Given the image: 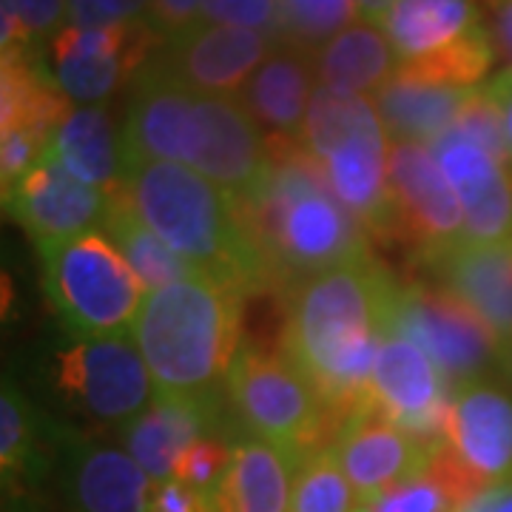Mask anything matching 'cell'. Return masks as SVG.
<instances>
[{
  "label": "cell",
  "instance_id": "6da1fadb",
  "mask_svg": "<svg viewBox=\"0 0 512 512\" xmlns=\"http://www.w3.org/2000/svg\"><path fill=\"white\" fill-rule=\"evenodd\" d=\"M396 279L367 256L291 288L282 353L305 373L342 430L370 410V376L390 333Z\"/></svg>",
  "mask_w": 512,
  "mask_h": 512
},
{
  "label": "cell",
  "instance_id": "7a4b0ae2",
  "mask_svg": "<svg viewBox=\"0 0 512 512\" xmlns=\"http://www.w3.org/2000/svg\"><path fill=\"white\" fill-rule=\"evenodd\" d=\"M268 171L234 197L268 288H296L308 276L367 259V231L330 191L299 137H265Z\"/></svg>",
  "mask_w": 512,
  "mask_h": 512
},
{
  "label": "cell",
  "instance_id": "3957f363",
  "mask_svg": "<svg viewBox=\"0 0 512 512\" xmlns=\"http://www.w3.org/2000/svg\"><path fill=\"white\" fill-rule=\"evenodd\" d=\"M120 154L123 174L143 163H180L231 197L254 191L268 171L265 134L237 97L191 92L151 66L137 74Z\"/></svg>",
  "mask_w": 512,
  "mask_h": 512
},
{
  "label": "cell",
  "instance_id": "277c9868",
  "mask_svg": "<svg viewBox=\"0 0 512 512\" xmlns=\"http://www.w3.org/2000/svg\"><path fill=\"white\" fill-rule=\"evenodd\" d=\"M242 293L208 276L183 279L146 296L131 342L157 396L217 404L220 384L239 353Z\"/></svg>",
  "mask_w": 512,
  "mask_h": 512
},
{
  "label": "cell",
  "instance_id": "5b68a950",
  "mask_svg": "<svg viewBox=\"0 0 512 512\" xmlns=\"http://www.w3.org/2000/svg\"><path fill=\"white\" fill-rule=\"evenodd\" d=\"M174 254L242 296L268 291V279L242 231L234 197L180 163L128 168L114 188Z\"/></svg>",
  "mask_w": 512,
  "mask_h": 512
},
{
  "label": "cell",
  "instance_id": "8992f818",
  "mask_svg": "<svg viewBox=\"0 0 512 512\" xmlns=\"http://www.w3.org/2000/svg\"><path fill=\"white\" fill-rule=\"evenodd\" d=\"M299 140L316 157L336 200L365 231L376 237L396 234L387 174L390 137L370 97L316 86Z\"/></svg>",
  "mask_w": 512,
  "mask_h": 512
},
{
  "label": "cell",
  "instance_id": "52a82bcc",
  "mask_svg": "<svg viewBox=\"0 0 512 512\" xmlns=\"http://www.w3.org/2000/svg\"><path fill=\"white\" fill-rule=\"evenodd\" d=\"M40 259L46 293L80 339H114L134 328L148 291L106 234L86 231L43 245Z\"/></svg>",
  "mask_w": 512,
  "mask_h": 512
},
{
  "label": "cell",
  "instance_id": "ba28073f",
  "mask_svg": "<svg viewBox=\"0 0 512 512\" xmlns=\"http://www.w3.org/2000/svg\"><path fill=\"white\" fill-rule=\"evenodd\" d=\"M225 396L254 439L276 444L299 461L330 447V430L339 433L313 384L282 350L239 348Z\"/></svg>",
  "mask_w": 512,
  "mask_h": 512
},
{
  "label": "cell",
  "instance_id": "9c48e42d",
  "mask_svg": "<svg viewBox=\"0 0 512 512\" xmlns=\"http://www.w3.org/2000/svg\"><path fill=\"white\" fill-rule=\"evenodd\" d=\"M390 333L413 339L436 362L453 393L484 382L504 350V339L464 299L444 285L427 282H396Z\"/></svg>",
  "mask_w": 512,
  "mask_h": 512
},
{
  "label": "cell",
  "instance_id": "30bf717a",
  "mask_svg": "<svg viewBox=\"0 0 512 512\" xmlns=\"http://www.w3.org/2000/svg\"><path fill=\"white\" fill-rule=\"evenodd\" d=\"M60 393L100 424H128L157 399L146 362L126 336L77 339L57 353Z\"/></svg>",
  "mask_w": 512,
  "mask_h": 512
},
{
  "label": "cell",
  "instance_id": "8fae6325",
  "mask_svg": "<svg viewBox=\"0 0 512 512\" xmlns=\"http://www.w3.org/2000/svg\"><path fill=\"white\" fill-rule=\"evenodd\" d=\"M396 237L430 262L464 242V208L436 154L421 143H390Z\"/></svg>",
  "mask_w": 512,
  "mask_h": 512
},
{
  "label": "cell",
  "instance_id": "7c38bea8",
  "mask_svg": "<svg viewBox=\"0 0 512 512\" xmlns=\"http://www.w3.org/2000/svg\"><path fill=\"white\" fill-rule=\"evenodd\" d=\"M453 396L444 373L413 339L387 333L370 376L373 413L436 450L447 436Z\"/></svg>",
  "mask_w": 512,
  "mask_h": 512
},
{
  "label": "cell",
  "instance_id": "4fadbf2b",
  "mask_svg": "<svg viewBox=\"0 0 512 512\" xmlns=\"http://www.w3.org/2000/svg\"><path fill=\"white\" fill-rule=\"evenodd\" d=\"M157 32L148 20L100 29L63 26L52 37V63L60 92L72 103L94 106L146 69Z\"/></svg>",
  "mask_w": 512,
  "mask_h": 512
},
{
  "label": "cell",
  "instance_id": "5bb4252c",
  "mask_svg": "<svg viewBox=\"0 0 512 512\" xmlns=\"http://www.w3.org/2000/svg\"><path fill=\"white\" fill-rule=\"evenodd\" d=\"M276 46L274 37L262 32L197 23L183 35L165 40L157 60L148 66L191 92L237 97Z\"/></svg>",
  "mask_w": 512,
  "mask_h": 512
},
{
  "label": "cell",
  "instance_id": "9a60e30c",
  "mask_svg": "<svg viewBox=\"0 0 512 512\" xmlns=\"http://www.w3.org/2000/svg\"><path fill=\"white\" fill-rule=\"evenodd\" d=\"M464 208V245L512 239V165L453 126L430 143Z\"/></svg>",
  "mask_w": 512,
  "mask_h": 512
},
{
  "label": "cell",
  "instance_id": "2e32d148",
  "mask_svg": "<svg viewBox=\"0 0 512 512\" xmlns=\"http://www.w3.org/2000/svg\"><path fill=\"white\" fill-rule=\"evenodd\" d=\"M9 217L29 231L37 248L103 228L109 194L80 183L43 151L35 168L15 188L3 191Z\"/></svg>",
  "mask_w": 512,
  "mask_h": 512
},
{
  "label": "cell",
  "instance_id": "e0dca14e",
  "mask_svg": "<svg viewBox=\"0 0 512 512\" xmlns=\"http://www.w3.org/2000/svg\"><path fill=\"white\" fill-rule=\"evenodd\" d=\"M444 447L487 495L512 484V393L473 382L456 390Z\"/></svg>",
  "mask_w": 512,
  "mask_h": 512
},
{
  "label": "cell",
  "instance_id": "ac0fdd59",
  "mask_svg": "<svg viewBox=\"0 0 512 512\" xmlns=\"http://www.w3.org/2000/svg\"><path fill=\"white\" fill-rule=\"evenodd\" d=\"M330 450L362 498V507L404 478L416 476L433 456V447L413 439L373 410L353 416L336 433Z\"/></svg>",
  "mask_w": 512,
  "mask_h": 512
},
{
  "label": "cell",
  "instance_id": "d6986e66",
  "mask_svg": "<svg viewBox=\"0 0 512 512\" xmlns=\"http://www.w3.org/2000/svg\"><path fill=\"white\" fill-rule=\"evenodd\" d=\"M316 86L313 57L291 46H276L237 100L265 137H299Z\"/></svg>",
  "mask_w": 512,
  "mask_h": 512
},
{
  "label": "cell",
  "instance_id": "ffe728a7",
  "mask_svg": "<svg viewBox=\"0 0 512 512\" xmlns=\"http://www.w3.org/2000/svg\"><path fill=\"white\" fill-rule=\"evenodd\" d=\"M444 288L464 299L490 328L512 339V239L498 245H456L430 259Z\"/></svg>",
  "mask_w": 512,
  "mask_h": 512
},
{
  "label": "cell",
  "instance_id": "44dd1931",
  "mask_svg": "<svg viewBox=\"0 0 512 512\" xmlns=\"http://www.w3.org/2000/svg\"><path fill=\"white\" fill-rule=\"evenodd\" d=\"M214 410L217 404L157 396L137 419L126 424V453L146 470L154 484L171 481L180 456L194 441L208 436Z\"/></svg>",
  "mask_w": 512,
  "mask_h": 512
},
{
  "label": "cell",
  "instance_id": "7402d4cb",
  "mask_svg": "<svg viewBox=\"0 0 512 512\" xmlns=\"http://www.w3.org/2000/svg\"><path fill=\"white\" fill-rule=\"evenodd\" d=\"M299 458L262 439L231 447V464L211 498V512H291Z\"/></svg>",
  "mask_w": 512,
  "mask_h": 512
},
{
  "label": "cell",
  "instance_id": "603a6c76",
  "mask_svg": "<svg viewBox=\"0 0 512 512\" xmlns=\"http://www.w3.org/2000/svg\"><path fill=\"white\" fill-rule=\"evenodd\" d=\"M316 83L342 94H373L384 89L399 69V57L379 23L356 20L313 52Z\"/></svg>",
  "mask_w": 512,
  "mask_h": 512
},
{
  "label": "cell",
  "instance_id": "cb8c5ba5",
  "mask_svg": "<svg viewBox=\"0 0 512 512\" xmlns=\"http://www.w3.org/2000/svg\"><path fill=\"white\" fill-rule=\"evenodd\" d=\"M473 89L430 86L393 77L384 89L373 94V106L382 117L390 143H421L430 146L444 131L456 126L458 114L470 100Z\"/></svg>",
  "mask_w": 512,
  "mask_h": 512
},
{
  "label": "cell",
  "instance_id": "d4e9b609",
  "mask_svg": "<svg viewBox=\"0 0 512 512\" xmlns=\"http://www.w3.org/2000/svg\"><path fill=\"white\" fill-rule=\"evenodd\" d=\"M72 100L60 92L55 74L35 66L32 55L3 57L0 74V134L26 131L40 146H49L57 126L69 117Z\"/></svg>",
  "mask_w": 512,
  "mask_h": 512
},
{
  "label": "cell",
  "instance_id": "484cf974",
  "mask_svg": "<svg viewBox=\"0 0 512 512\" xmlns=\"http://www.w3.org/2000/svg\"><path fill=\"white\" fill-rule=\"evenodd\" d=\"M46 154L55 157L80 183L114 191L123 180L120 137L114 134L109 111L100 106H77L52 134Z\"/></svg>",
  "mask_w": 512,
  "mask_h": 512
},
{
  "label": "cell",
  "instance_id": "4316f807",
  "mask_svg": "<svg viewBox=\"0 0 512 512\" xmlns=\"http://www.w3.org/2000/svg\"><path fill=\"white\" fill-rule=\"evenodd\" d=\"M399 63L436 55L481 26L473 0H396L379 20Z\"/></svg>",
  "mask_w": 512,
  "mask_h": 512
},
{
  "label": "cell",
  "instance_id": "83f0119b",
  "mask_svg": "<svg viewBox=\"0 0 512 512\" xmlns=\"http://www.w3.org/2000/svg\"><path fill=\"white\" fill-rule=\"evenodd\" d=\"M154 481L128 456L114 447H89L77 456L72 495L77 512H148Z\"/></svg>",
  "mask_w": 512,
  "mask_h": 512
},
{
  "label": "cell",
  "instance_id": "f1b7e54d",
  "mask_svg": "<svg viewBox=\"0 0 512 512\" xmlns=\"http://www.w3.org/2000/svg\"><path fill=\"white\" fill-rule=\"evenodd\" d=\"M100 231L117 245L120 254L126 256L128 265L140 276L148 293L165 288V285H174V282H183V279L208 276L185 256L174 254L154 231H148L117 191H109V214H106Z\"/></svg>",
  "mask_w": 512,
  "mask_h": 512
},
{
  "label": "cell",
  "instance_id": "f546056e",
  "mask_svg": "<svg viewBox=\"0 0 512 512\" xmlns=\"http://www.w3.org/2000/svg\"><path fill=\"white\" fill-rule=\"evenodd\" d=\"M495 60V46L484 26L456 40L453 46L436 55L419 57L410 63H399L396 74L404 80L430 83V86H450V89H478Z\"/></svg>",
  "mask_w": 512,
  "mask_h": 512
},
{
  "label": "cell",
  "instance_id": "4dcf8cb0",
  "mask_svg": "<svg viewBox=\"0 0 512 512\" xmlns=\"http://www.w3.org/2000/svg\"><path fill=\"white\" fill-rule=\"evenodd\" d=\"M362 498L353 490L333 450H316L305 456L293 478L291 512H359Z\"/></svg>",
  "mask_w": 512,
  "mask_h": 512
},
{
  "label": "cell",
  "instance_id": "1f68e13d",
  "mask_svg": "<svg viewBox=\"0 0 512 512\" xmlns=\"http://www.w3.org/2000/svg\"><path fill=\"white\" fill-rule=\"evenodd\" d=\"M356 15V0H279L282 46L313 55L356 23Z\"/></svg>",
  "mask_w": 512,
  "mask_h": 512
},
{
  "label": "cell",
  "instance_id": "d6a6232c",
  "mask_svg": "<svg viewBox=\"0 0 512 512\" xmlns=\"http://www.w3.org/2000/svg\"><path fill=\"white\" fill-rule=\"evenodd\" d=\"M365 512H461V501L450 490V484L430 467L419 470L416 476L404 478L387 493L370 498Z\"/></svg>",
  "mask_w": 512,
  "mask_h": 512
},
{
  "label": "cell",
  "instance_id": "836d02e7",
  "mask_svg": "<svg viewBox=\"0 0 512 512\" xmlns=\"http://www.w3.org/2000/svg\"><path fill=\"white\" fill-rule=\"evenodd\" d=\"M32 416L29 402L15 384L3 382L0 393V470L3 481H15L32 456Z\"/></svg>",
  "mask_w": 512,
  "mask_h": 512
},
{
  "label": "cell",
  "instance_id": "e575fe53",
  "mask_svg": "<svg viewBox=\"0 0 512 512\" xmlns=\"http://www.w3.org/2000/svg\"><path fill=\"white\" fill-rule=\"evenodd\" d=\"M228 464H231V447H225L214 436H202L180 456L174 478L183 481L185 487L214 498Z\"/></svg>",
  "mask_w": 512,
  "mask_h": 512
},
{
  "label": "cell",
  "instance_id": "d590c367",
  "mask_svg": "<svg viewBox=\"0 0 512 512\" xmlns=\"http://www.w3.org/2000/svg\"><path fill=\"white\" fill-rule=\"evenodd\" d=\"M200 23L214 26H237L274 37L282 46L279 35V0H202Z\"/></svg>",
  "mask_w": 512,
  "mask_h": 512
},
{
  "label": "cell",
  "instance_id": "8d00e7d4",
  "mask_svg": "<svg viewBox=\"0 0 512 512\" xmlns=\"http://www.w3.org/2000/svg\"><path fill=\"white\" fill-rule=\"evenodd\" d=\"M151 15V0H69V26L100 29L140 23Z\"/></svg>",
  "mask_w": 512,
  "mask_h": 512
},
{
  "label": "cell",
  "instance_id": "74e56055",
  "mask_svg": "<svg viewBox=\"0 0 512 512\" xmlns=\"http://www.w3.org/2000/svg\"><path fill=\"white\" fill-rule=\"evenodd\" d=\"M15 6L32 43L40 37H55L63 29V18L69 20V0H15Z\"/></svg>",
  "mask_w": 512,
  "mask_h": 512
},
{
  "label": "cell",
  "instance_id": "f35d334b",
  "mask_svg": "<svg viewBox=\"0 0 512 512\" xmlns=\"http://www.w3.org/2000/svg\"><path fill=\"white\" fill-rule=\"evenodd\" d=\"M202 0H151V29L165 40L183 35L200 23Z\"/></svg>",
  "mask_w": 512,
  "mask_h": 512
},
{
  "label": "cell",
  "instance_id": "ab89813d",
  "mask_svg": "<svg viewBox=\"0 0 512 512\" xmlns=\"http://www.w3.org/2000/svg\"><path fill=\"white\" fill-rule=\"evenodd\" d=\"M148 512H211V498L171 478L163 484H154Z\"/></svg>",
  "mask_w": 512,
  "mask_h": 512
},
{
  "label": "cell",
  "instance_id": "60d3db41",
  "mask_svg": "<svg viewBox=\"0 0 512 512\" xmlns=\"http://www.w3.org/2000/svg\"><path fill=\"white\" fill-rule=\"evenodd\" d=\"M493 46L495 55L504 60V72H512V0L493 6Z\"/></svg>",
  "mask_w": 512,
  "mask_h": 512
},
{
  "label": "cell",
  "instance_id": "b9f144b4",
  "mask_svg": "<svg viewBox=\"0 0 512 512\" xmlns=\"http://www.w3.org/2000/svg\"><path fill=\"white\" fill-rule=\"evenodd\" d=\"M493 100L501 109V120H504V134H507V146H510L512 157V72H501L493 83L487 86Z\"/></svg>",
  "mask_w": 512,
  "mask_h": 512
},
{
  "label": "cell",
  "instance_id": "7bdbcfd3",
  "mask_svg": "<svg viewBox=\"0 0 512 512\" xmlns=\"http://www.w3.org/2000/svg\"><path fill=\"white\" fill-rule=\"evenodd\" d=\"M461 512H512V484L510 487H501V490L481 495L478 501H473L467 510Z\"/></svg>",
  "mask_w": 512,
  "mask_h": 512
},
{
  "label": "cell",
  "instance_id": "ee69618b",
  "mask_svg": "<svg viewBox=\"0 0 512 512\" xmlns=\"http://www.w3.org/2000/svg\"><path fill=\"white\" fill-rule=\"evenodd\" d=\"M396 0H356V9H359V15L370 23H379V20L387 15V9L393 6Z\"/></svg>",
  "mask_w": 512,
  "mask_h": 512
},
{
  "label": "cell",
  "instance_id": "f6af8a7d",
  "mask_svg": "<svg viewBox=\"0 0 512 512\" xmlns=\"http://www.w3.org/2000/svg\"><path fill=\"white\" fill-rule=\"evenodd\" d=\"M487 3H490V6H498V3H504V0H487Z\"/></svg>",
  "mask_w": 512,
  "mask_h": 512
},
{
  "label": "cell",
  "instance_id": "bcb514c9",
  "mask_svg": "<svg viewBox=\"0 0 512 512\" xmlns=\"http://www.w3.org/2000/svg\"><path fill=\"white\" fill-rule=\"evenodd\" d=\"M359 512H365V510H359Z\"/></svg>",
  "mask_w": 512,
  "mask_h": 512
}]
</instances>
